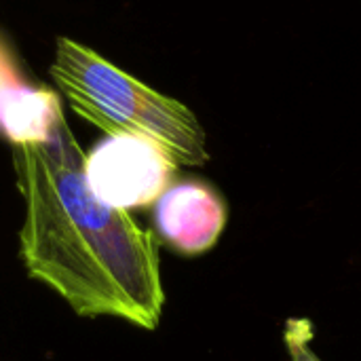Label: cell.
Segmentation results:
<instances>
[{
	"label": "cell",
	"mask_w": 361,
	"mask_h": 361,
	"mask_svg": "<svg viewBox=\"0 0 361 361\" xmlns=\"http://www.w3.org/2000/svg\"><path fill=\"white\" fill-rule=\"evenodd\" d=\"M23 199L25 273L78 317H114L157 330L165 309L154 235L89 186L85 152L68 121L42 144L13 148Z\"/></svg>",
	"instance_id": "obj_1"
},
{
	"label": "cell",
	"mask_w": 361,
	"mask_h": 361,
	"mask_svg": "<svg viewBox=\"0 0 361 361\" xmlns=\"http://www.w3.org/2000/svg\"><path fill=\"white\" fill-rule=\"evenodd\" d=\"M51 78L70 108L106 135L152 140L184 167L209 161L205 129L188 106L148 87L91 47L59 36Z\"/></svg>",
	"instance_id": "obj_2"
},
{
	"label": "cell",
	"mask_w": 361,
	"mask_h": 361,
	"mask_svg": "<svg viewBox=\"0 0 361 361\" xmlns=\"http://www.w3.org/2000/svg\"><path fill=\"white\" fill-rule=\"evenodd\" d=\"M176 167L159 144L137 135H106L85 154L91 190L123 212L157 203L173 184Z\"/></svg>",
	"instance_id": "obj_3"
},
{
	"label": "cell",
	"mask_w": 361,
	"mask_h": 361,
	"mask_svg": "<svg viewBox=\"0 0 361 361\" xmlns=\"http://www.w3.org/2000/svg\"><path fill=\"white\" fill-rule=\"evenodd\" d=\"M63 123L61 93L27 78L17 51L0 32V137L13 148L42 144Z\"/></svg>",
	"instance_id": "obj_4"
},
{
	"label": "cell",
	"mask_w": 361,
	"mask_h": 361,
	"mask_svg": "<svg viewBox=\"0 0 361 361\" xmlns=\"http://www.w3.org/2000/svg\"><path fill=\"white\" fill-rule=\"evenodd\" d=\"M222 197L203 182L171 184L154 203V228L182 256H199L216 245L226 226Z\"/></svg>",
	"instance_id": "obj_5"
},
{
	"label": "cell",
	"mask_w": 361,
	"mask_h": 361,
	"mask_svg": "<svg viewBox=\"0 0 361 361\" xmlns=\"http://www.w3.org/2000/svg\"><path fill=\"white\" fill-rule=\"evenodd\" d=\"M283 343L292 361H322L311 347L313 343V328L307 319H288L283 328Z\"/></svg>",
	"instance_id": "obj_6"
}]
</instances>
